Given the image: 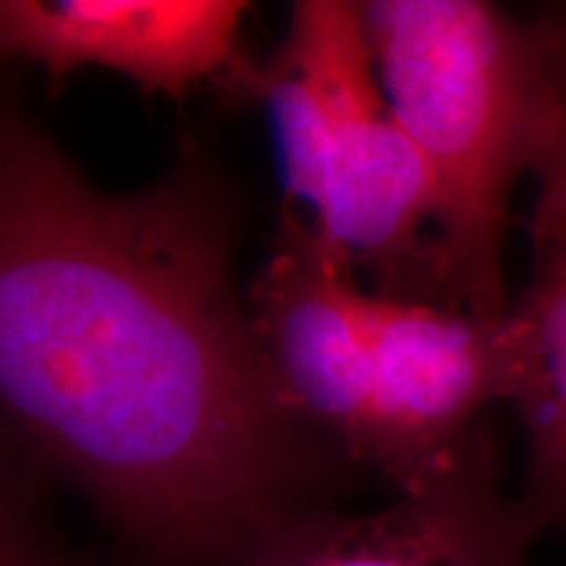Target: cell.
Masks as SVG:
<instances>
[{"instance_id":"obj_5","label":"cell","mask_w":566,"mask_h":566,"mask_svg":"<svg viewBox=\"0 0 566 566\" xmlns=\"http://www.w3.org/2000/svg\"><path fill=\"white\" fill-rule=\"evenodd\" d=\"M247 304L300 420L363 464L373 394L370 289L354 279L352 260L286 212Z\"/></svg>"},{"instance_id":"obj_1","label":"cell","mask_w":566,"mask_h":566,"mask_svg":"<svg viewBox=\"0 0 566 566\" xmlns=\"http://www.w3.org/2000/svg\"><path fill=\"white\" fill-rule=\"evenodd\" d=\"M200 163L113 195L17 105L0 122V399L142 566H237L336 472L231 273ZM349 462V459H346Z\"/></svg>"},{"instance_id":"obj_7","label":"cell","mask_w":566,"mask_h":566,"mask_svg":"<svg viewBox=\"0 0 566 566\" xmlns=\"http://www.w3.org/2000/svg\"><path fill=\"white\" fill-rule=\"evenodd\" d=\"M247 9L239 0H3L0 48L38 63L53 84L101 66L179 101L237 66Z\"/></svg>"},{"instance_id":"obj_3","label":"cell","mask_w":566,"mask_h":566,"mask_svg":"<svg viewBox=\"0 0 566 566\" xmlns=\"http://www.w3.org/2000/svg\"><path fill=\"white\" fill-rule=\"evenodd\" d=\"M373 394L363 464L396 493L441 470L483 428L491 405H514L525 344L509 310L485 321L438 302L370 292Z\"/></svg>"},{"instance_id":"obj_2","label":"cell","mask_w":566,"mask_h":566,"mask_svg":"<svg viewBox=\"0 0 566 566\" xmlns=\"http://www.w3.org/2000/svg\"><path fill=\"white\" fill-rule=\"evenodd\" d=\"M363 13L388 108L436 181L443 300L501 321L512 310L509 200L527 176L546 17L516 21L480 0H370Z\"/></svg>"},{"instance_id":"obj_6","label":"cell","mask_w":566,"mask_h":566,"mask_svg":"<svg viewBox=\"0 0 566 566\" xmlns=\"http://www.w3.org/2000/svg\"><path fill=\"white\" fill-rule=\"evenodd\" d=\"M527 176L530 279L512 302L525 342L514 409L525 428L522 501L543 533L566 527V19L546 17Z\"/></svg>"},{"instance_id":"obj_9","label":"cell","mask_w":566,"mask_h":566,"mask_svg":"<svg viewBox=\"0 0 566 566\" xmlns=\"http://www.w3.org/2000/svg\"><path fill=\"white\" fill-rule=\"evenodd\" d=\"M558 13H562V17L566 19V6H562V9H558Z\"/></svg>"},{"instance_id":"obj_4","label":"cell","mask_w":566,"mask_h":566,"mask_svg":"<svg viewBox=\"0 0 566 566\" xmlns=\"http://www.w3.org/2000/svg\"><path fill=\"white\" fill-rule=\"evenodd\" d=\"M543 527L504 491L488 424L449 464L365 514L283 516L237 566H527Z\"/></svg>"},{"instance_id":"obj_8","label":"cell","mask_w":566,"mask_h":566,"mask_svg":"<svg viewBox=\"0 0 566 566\" xmlns=\"http://www.w3.org/2000/svg\"><path fill=\"white\" fill-rule=\"evenodd\" d=\"M0 566H80L42 509L32 464L19 454L3 457Z\"/></svg>"}]
</instances>
